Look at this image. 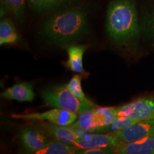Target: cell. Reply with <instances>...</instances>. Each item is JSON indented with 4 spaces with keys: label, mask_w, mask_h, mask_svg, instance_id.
I'll return each instance as SVG.
<instances>
[{
    "label": "cell",
    "mask_w": 154,
    "mask_h": 154,
    "mask_svg": "<svg viewBox=\"0 0 154 154\" xmlns=\"http://www.w3.org/2000/svg\"><path fill=\"white\" fill-rule=\"evenodd\" d=\"M79 150V149L76 146L55 140H50L44 148L36 151L35 154H74L76 153Z\"/></svg>",
    "instance_id": "obj_16"
},
{
    "label": "cell",
    "mask_w": 154,
    "mask_h": 154,
    "mask_svg": "<svg viewBox=\"0 0 154 154\" xmlns=\"http://www.w3.org/2000/svg\"><path fill=\"white\" fill-rule=\"evenodd\" d=\"M88 9L79 4L51 13L42 22L40 34L48 42L65 47L90 31Z\"/></svg>",
    "instance_id": "obj_1"
},
{
    "label": "cell",
    "mask_w": 154,
    "mask_h": 154,
    "mask_svg": "<svg viewBox=\"0 0 154 154\" xmlns=\"http://www.w3.org/2000/svg\"><path fill=\"white\" fill-rule=\"evenodd\" d=\"M19 38L14 23L9 18H3L0 22V45L14 44Z\"/></svg>",
    "instance_id": "obj_15"
},
{
    "label": "cell",
    "mask_w": 154,
    "mask_h": 154,
    "mask_svg": "<svg viewBox=\"0 0 154 154\" xmlns=\"http://www.w3.org/2000/svg\"><path fill=\"white\" fill-rule=\"evenodd\" d=\"M77 113L60 108H54L51 110L43 113H34L29 114H13L11 118L25 121H46L50 124L59 126H69L75 122L78 116Z\"/></svg>",
    "instance_id": "obj_5"
},
{
    "label": "cell",
    "mask_w": 154,
    "mask_h": 154,
    "mask_svg": "<svg viewBox=\"0 0 154 154\" xmlns=\"http://www.w3.org/2000/svg\"><path fill=\"white\" fill-rule=\"evenodd\" d=\"M49 134L50 137L53 139L63 142V143L74 146V143L82 138L86 134L85 131L79 129L69 126H59L53 124H42Z\"/></svg>",
    "instance_id": "obj_7"
},
{
    "label": "cell",
    "mask_w": 154,
    "mask_h": 154,
    "mask_svg": "<svg viewBox=\"0 0 154 154\" xmlns=\"http://www.w3.org/2000/svg\"><path fill=\"white\" fill-rule=\"evenodd\" d=\"M49 134L45 129L37 128H25L21 132L22 145L30 153H35L50 141Z\"/></svg>",
    "instance_id": "obj_9"
},
{
    "label": "cell",
    "mask_w": 154,
    "mask_h": 154,
    "mask_svg": "<svg viewBox=\"0 0 154 154\" xmlns=\"http://www.w3.org/2000/svg\"><path fill=\"white\" fill-rule=\"evenodd\" d=\"M116 148V147H115ZM115 148H98L91 149H79L78 154H113L116 153Z\"/></svg>",
    "instance_id": "obj_22"
},
{
    "label": "cell",
    "mask_w": 154,
    "mask_h": 154,
    "mask_svg": "<svg viewBox=\"0 0 154 154\" xmlns=\"http://www.w3.org/2000/svg\"><path fill=\"white\" fill-rule=\"evenodd\" d=\"M111 134L122 143L137 141L154 134V120H141L124 129L113 131Z\"/></svg>",
    "instance_id": "obj_6"
},
{
    "label": "cell",
    "mask_w": 154,
    "mask_h": 154,
    "mask_svg": "<svg viewBox=\"0 0 154 154\" xmlns=\"http://www.w3.org/2000/svg\"><path fill=\"white\" fill-rule=\"evenodd\" d=\"M42 96L44 102L50 106L60 108L78 115L97 108L81 101L65 85L48 88L42 92Z\"/></svg>",
    "instance_id": "obj_3"
},
{
    "label": "cell",
    "mask_w": 154,
    "mask_h": 154,
    "mask_svg": "<svg viewBox=\"0 0 154 154\" xmlns=\"http://www.w3.org/2000/svg\"><path fill=\"white\" fill-rule=\"evenodd\" d=\"M141 121L139 119L134 118V117L130 116H116L112 121V124L110 126H108L103 131L111 129L112 131L115 130H121L124 129V128H128L132 125H134L138 121Z\"/></svg>",
    "instance_id": "obj_21"
},
{
    "label": "cell",
    "mask_w": 154,
    "mask_h": 154,
    "mask_svg": "<svg viewBox=\"0 0 154 154\" xmlns=\"http://www.w3.org/2000/svg\"><path fill=\"white\" fill-rule=\"evenodd\" d=\"M122 143L112 134H86L82 138L74 143L79 149H91L98 148H115Z\"/></svg>",
    "instance_id": "obj_8"
},
{
    "label": "cell",
    "mask_w": 154,
    "mask_h": 154,
    "mask_svg": "<svg viewBox=\"0 0 154 154\" xmlns=\"http://www.w3.org/2000/svg\"><path fill=\"white\" fill-rule=\"evenodd\" d=\"M116 106L96 108L95 112L99 124V128L97 130L103 131L112 124L113 119L116 116Z\"/></svg>",
    "instance_id": "obj_18"
},
{
    "label": "cell",
    "mask_w": 154,
    "mask_h": 154,
    "mask_svg": "<svg viewBox=\"0 0 154 154\" xmlns=\"http://www.w3.org/2000/svg\"><path fill=\"white\" fill-rule=\"evenodd\" d=\"M116 116H130L140 120H154V96L145 95L121 106H116Z\"/></svg>",
    "instance_id": "obj_4"
},
{
    "label": "cell",
    "mask_w": 154,
    "mask_h": 154,
    "mask_svg": "<svg viewBox=\"0 0 154 154\" xmlns=\"http://www.w3.org/2000/svg\"><path fill=\"white\" fill-rule=\"evenodd\" d=\"M106 29L110 38L118 45L135 43L141 34L135 0H110Z\"/></svg>",
    "instance_id": "obj_2"
},
{
    "label": "cell",
    "mask_w": 154,
    "mask_h": 154,
    "mask_svg": "<svg viewBox=\"0 0 154 154\" xmlns=\"http://www.w3.org/2000/svg\"><path fill=\"white\" fill-rule=\"evenodd\" d=\"M68 53V60L65 63V66L72 72L82 75L87 74L83 66V57L88 45H77L69 44L63 47Z\"/></svg>",
    "instance_id": "obj_12"
},
{
    "label": "cell",
    "mask_w": 154,
    "mask_h": 154,
    "mask_svg": "<svg viewBox=\"0 0 154 154\" xmlns=\"http://www.w3.org/2000/svg\"><path fill=\"white\" fill-rule=\"evenodd\" d=\"M79 0H27L29 8L38 14L44 15L77 5Z\"/></svg>",
    "instance_id": "obj_10"
},
{
    "label": "cell",
    "mask_w": 154,
    "mask_h": 154,
    "mask_svg": "<svg viewBox=\"0 0 154 154\" xmlns=\"http://www.w3.org/2000/svg\"><path fill=\"white\" fill-rule=\"evenodd\" d=\"M74 128L85 131L86 132L93 131L99 128L97 117H96L95 109L87 111L79 114V117L74 123L70 125Z\"/></svg>",
    "instance_id": "obj_14"
},
{
    "label": "cell",
    "mask_w": 154,
    "mask_h": 154,
    "mask_svg": "<svg viewBox=\"0 0 154 154\" xmlns=\"http://www.w3.org/2000/svg\"><path fill=\"white\" fill-rule=\"evenodd\" d=\"M140 32L150 39H154V7L144 11L140 20Z\"/></svg>",
    "instance_id": "obj_19"
},
{
    "label": "cell",
    "mask_w": 154,
    "mask_h": 154,
    "mask_svg": "<svg viewBox=\"0 0 154 154\" xmlns=\"http://www.w3.org/2000/svg\"><path fill=\"white\" fill-rule=\"evenodd\" d=\"M153 46H154V44H153Z\"/></svg>",
    "instance_id": "obj_23"
},
{
    "label": "cell",
    "mask_w": 154,
    "mask_h": 154,
    "mask_svg": "<svg viewBox=\"0 0 154 154\" xmlns=\"http://www.w3.org/2000/svg\"><path fill=\"white\" fill-rule=\"evenodd\" d=\"M26 1L27 0H1V6L12 14L17 22L22 23L25 19Z\"/></svg>",
    "instance_id": "obj_17"
},
{
    "label": "cell",
    "mask_w": 154,
    "mask_h": 154,
    "mask_svg": "<svg viewBox=\"0 0 154 154\" xmlns=\"http://www.w3.org/2000/svg\"><path fill=\"white\" fill-rule=\"evenodd\" d=\"M1 96L5 99L31 102L33 101L35 94L32 84L28 82H22L5 89Z\"/></svg>",
    "instance_id": "obj_13"
},
{
    "label": "cell",
    "mask_w": 154,
    "mask_h": 154,
    "mask_svg": "<svg viewBox=\"0 0 154 154\" xmlns=\"http://www.w3.org/2000/svg\"><path fill=\"white\" fill-rule=\"evenodd\" d=\"M83 76H84V75L81 74H77L76 75H74V76L72 77V79L69 81L68 84H66L65 86H66V87L68 88L69 90H70V91L82 101L87 103L88 105L96 106L93 102L86 98L85 94H84V91H83L82 87V79H83Z\"/></svg>",
    "instance_id": "obj_20"
},
{
    "label": "cell",
    "mask_w": 154,
    "mask_h": 154,
    "mask_svg": "<svg viewBox=\"0 0 154 154\" xmlns=\"http://www.w3.org/2000/svg\"><path fill=\"white\" fill-rule=\"evenodd\" d=\"M117 154H154V134L132 143L115 148Z\"/></svg>",
    "instance_id": "obj_11"
}]
</instances>
